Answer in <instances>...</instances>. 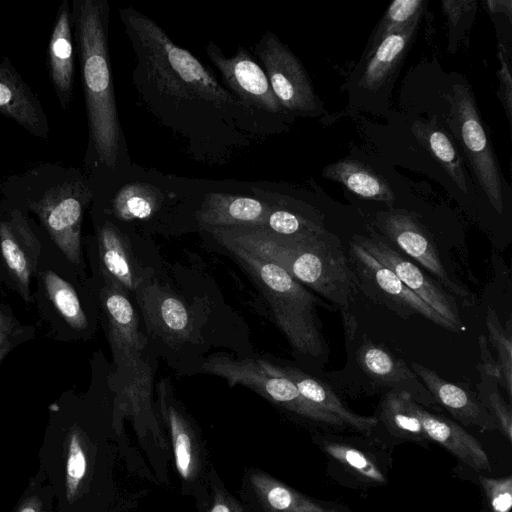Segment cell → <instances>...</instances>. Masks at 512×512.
<instances>
[{
    "mask_svg": "<svg viewBox=\"0 0 512 512\" xmlns=\"http://www.w3.org/2000/svg\"><path fill=\"white\" fill-rule=\"evenodd\" d=\"M120 13L136 54V85L154 111L164 104L175 105L172 112L180 105L189 106V110L205 106L234 117L250 111L196 57L177 46L156 22L131 8Z\"/></svg>",
    "mask_w": 512,
    "mask_h": 512,
    "instance_id": "obj_1",
    "label": "cell"
},
{
    "mask_svg": "<svg viewBox=\"0 0 512 512\" xmlns=\"http://www.w3.org/2000/svg\"><path fill=\"white\" fill-rule=\"evenodd\" d=\"M220 242L237 245L274 262L331 306L350 312L358 289L347 250L326 229L303 237H286L261 227L208 228Z\"/></svg>",
    "mask_w": 512,
    "mask_h": 512,
    "instance_id": "obj_2",
    "label": "cell"
},
{
    "mask_svg": "<svg viewBox=\"0 0 512 512\" xmlns=\"http://www.w3.org/2000/svg\"><path fill=\"white\" fill-rule=\"evenodd\" d=\"M102 456L100 437L79 418L48 425L38 459L54 492V512H100Z\"/></svg>",
    "mask_w": 512,
    "mask_h": 512,
    "instance_id": "obj_3",
    "label": "cell"
},
{
    "mask_svg": "<svg viewBox=\"0 0 512 512\" xmlns=\"http://www.w3.org/2000/svg\"><path fill=\"white\" fill-rule=\"evenodd\" d=\"M75 23L91 139L99 160L112 169L121 132L109 60L107 3L79 1Z\"/></svg>",
    "mask_w": 512,
    "mask_h": 512,
    "instance_id": "obj_4",
    "label": "cell"
},
{
    "mask_svg": "<svg viewBox=\"0 0 512 512\" xmlns=\"http://www.w3.org/2000/svg\"><path fill=\"white\" fill-rule=\"evenodd\" d=\"M220 244L257 284L295 354L309 361H324L328 348L316 313V306L322 301L274 262L237 245Z\"/></svg>",
    "mask_w": 512,
    "mask_h": 512,
    "instance_id": "obj_5",
    "label": "cell"
},
{
    "mask_svg": "<svg viewBox=\"0 0 512 512\" xmlns=\"http://www.w3.org/2000/svg\"><path fill=\"white\" fill-rule=\"evenodd\" d=\"M101 303L115 364L131 380L124 393L135 415L149 413L150 379L144 372L143 362L146 341L140 332L136 311L127 293L107 280L101 290Z\"/></svg>",
    "mask_w": 512,
    "mask_h": 512,
    "instance_id": "obj_6",
    "label": "cell"
},
{
    "mask_svg": "<svg viewBox=\"0 0 512 512\" xmlns=\"http://www.w3.org/2000/svg\"><path fill=\"white\" fill-rule=\"evenodd\" d=\"M200 371L225 379L230 387L243 385L250 388L269 401L305 419L328 426L345 425L337 417L305 399L296 385L282 373L278 364L267 359L212 356L201 364Z\"/></svg>",
    "mask_w": 512,
    "mask_h": 512,
    "instance_id": "obj_7",
    "label": "cell"
},
{
    "mask_svg": "<svg viewBox=\"0 0 512 512\" xmlns=\"http://www.w3.org/2000/svg\"><path fill=\"white\" fill-rule=\"evenodd\" d=\"M449 123L472 166L478 183L498 214L503 212L502 179L497 158L482 125L471 90L453 85Z\"/></svg>",
    "mask_w": 512,
    "mask_h": 512,
    "instance_id": "obj_8",
    "label": "cell"
},
{
    "mask_svg": "<svg viewBox=\"0 0 512 512\" xmlns=\"http://www.w3.org/2000/svg\"><path fill=\"white\" fill-rule=\"evenodd\" d=\"M347 254L356 287L365 296L402 318L419 315L442 328L458 332L455 326L419 298L390 269L352 239L349 242Z\"/></svg>",
    "mask_w": 512,
    "mask_h": 512,
    "instance_id": "obj_9",
    "label": "cell"
},
{
    "mask_svg": "<svg viewBox=\"0 0 512 512\" xmlns=\"http://www.w3.org/2000/svg\"><path fill=\"white\" fill-rule=\"evenodd\" d=\"M92 197L81 180H70L51 187L39 201L30 203L53 242L75 265L81 263L83 212Z\"/></svg>",
    "mask_w": 512,
    "mask_h": 512,
    "instance_id": "obj_10",
    "label": "cell"
},
{
    "mask_svg": "<svg viewBox=\"0 0 512 512\" xmlns=\"http://www.w3.org/2000/svg\"><path fill=\"white\" fill-rule=\"evenodd\" d=\"M255 53L284 111L300 115L317 111V98L303 65L276 35L263 34Z\"/></svg>",
    "mask_w": 512,
    "mask_h": 512,
    "instance_id": "obj_11",
    "label": "cell"
},
{
    "mask_svg": "<svg viewBox=\"0 0 512 512\" xmlns=\"http://www.w3.org/2000/svg\"><path fill=\"white\" fill-rule=\"evenodd\" d=\"M352 240L390 269L406 287L447 319L458 331L463 329L456 298L436 279L404 257L378 233L372 232L369 236L355 235Z\"/></svg>",
    "mask_w": 512,
    "mask_h": 512,
    "instance_id": "obj_12",
    "label": "cell"
},
{
    "mask_svg": "<svg viewBox=\"0 0 512 512\" xmlns=\"http://www.w3.org/2000/svg\"><path fill=\"white\" fill-rule=\"evenodd\" d=\"M375 224L386 241L425 268L455 298L470 297L469 291L448 273L432 238L413 216L400 211L381 212Z\"/></svg>",
    "mask_w": 512,
    "mask_h": 512,
    "instance_id": "obj_13",
    "label": "cell"
},
{
    "mask_svg": "<svg viewBox=\"0 0 512 512\" xmlns=\"http://www.w3.org/2000/svg\"><path fill=\"white\" fill-rule=\"evenodd\" d=\"M212 64L221 74L228 90L249 109L277 114L283 112L265 71L257 64L244 47L227 57L212 41L206 47Z\"/></svg>",
    "mask_w": 512,
    "mask_h": 512,
    "instance_id": "obj_14",
    "label": "cell"
},
{
    "mask_svg": "<svg viewBox=\"0 0 512 512\" xmlns=\"http://www.w3.org/2000/svg\"><path fill=\"white\" fill-rule=\"evenodd\" d=\"M355 359L360 371L376 387L405 392L422 406L438 404L413 370L384 347L365 340L358 347Z\"/></svg>",
    "mask_w": 512,
    "mask_h": 512,
    "instance_id": "obj_15",
    "label": "cell"
},
{
    "mask_svg": "<svg viewBox=\"0 0 512 512\" xmlns=\"http://www.w3.org/2000/svg\"><path fill=\"white\" fill-rule=\"evenodd\" d=\"M41 243L18 210L0 223V254L4 266L24 298L37 267Z\"/></svg>",
    "mask_w": 512,
    "mask_h": 512,
    "instance_id": "obj_16",
    "label": "cell"
},
{
    "mask_svg": "<svg viewBox=\"0 0 512 512\" xmlns=\"http://www.w3.org/2000/svg\"><path fill=\"white\" fill-rule=\"evenodd\" d=\"M410 368L436 402L446 408L462 424L484 430L498 429L495 419L479 398L466 388L443 379L434 370L418 362H411Z\"/></svg>",
    "mask_w": 512,
    "mask_h": 512,
    "instance_id": "obj_17",
    "label": "cell"
},
{
    "mask_svg": "<svg viewBox=\"0 0 512 512\" xmlns=\"http://www.w3.org/2000/svg\"><path fill=\"white\" fill-rule=\"evenodd\" d=\"M0 113L34 136H49L48 120L40 101L7 58L0 63Z\"/></svg>",
    "mask_w": 512,
    "mask_h": 512,
    "instance_id": "obj_18",
    "label": "cell"
},
{
    "mask_svg": "<svg viewBox=\"0 0 512 512\" xmlns=\"http://www.w3.org/2000/svg\"><path fill=\"white\" fill-rule=\"evenodd\" d=\"M158 395L161 415L171 434L177 470L184 480L193 481L201 468L196 433L164 379L158 385Z\"/></svg>",
    "mask_w": 512,
    "mask_h": 512,
    "instance_id": "obj_19",
    "label": "cell"
},
{
    "mask_svg": "<svg viewBox=\"0 0 512 512\" xmlns=\"http://www.w3.org/2000/svg\"><path fill=\"white\" fill-rule=\"evenodd\" d=\"M272 205L259 199L227 193H209L196 216L205 229L261 227Z\"/></svg>",
    "mask_w": 512,
    "mask_h": 512,
    "instance_id": "obj_20",
    "label": "cell"
},
{
    "mask_svg": "<svg viewBox=\"0 0 512 512\" xmlns=\"http://www.w3.org/2000/svg\"><path fill=\"white\" fill-rule=\"evenodd\" d=\"M416 412L429 440L435 441L477 471H490L491 465L481 443L460 425L427 411L416 403Z\"/></svg>",
    "mask_w": 512,
    "mask_h": 512,
    "instance_id": "obj_21",
    "label": "cell"
},
{
    "mask_svg": "<svg viewBox=\"0 0 512 512\" xmlns=\"http://www.w3.org/2000/svg\"><path fill=\"white\" fill-rule=\"evenodd\" d=\"M278 366L282 373L296 385L305 399L337 417L345 425L367 434L378 425L377 417L362 416L351 411L334 390L322 380L291 365L278 364Z\"/></svg>",
    "mask_w": 512,
    "mask_h": 512,
    "instance_id": "obj_22",
    "label": "cell"
},
{
    "mask_svg": "<svg viewBox=\"0 0 512 512\" xmlns=\"http://www.w3.org/2000/svg\"><path fill=\"white\" fill-rule=\"evenodd\" d=\"M98 248L104 280L121 287L127 294L141 283L128 242L122 232L106 222L98 231Z\"/></svg>",
    "mask_w": 512,
    "mask_h": 512,
    "instance_id": "obj_23",
    "label": "cell"
},
{
    "mask_svg": "<svg viewBox=\"0 0 512 512\" xmlns=\"http://www.w3.org/2000/svg\"><path fill=\"white\" fill-rule=\"evenodd\" d=\"M50 76L62 108L70 104L74 81L73 45L70 14L63 1L48 46Z\"/></svg>",
    "mask_w": 512,
    "mask_h": 512,
    "instance_id": "obj_24",
    "label": "cell"
},
{
    "mask_svg": "<svg viewBox=\"0 0 512 512\" xmlns=\"http://www.w3.org/2000/svg\"><path fill=\"white\" fill-rule=\"evenodd\" d=\"M420 18V17H419ZM416 18L403 28L391 31L377 40L360 79L366 89L379 88L403 57L419 22Z\"/></svg>",
    "mask_w": 512,
    "mask_h": 512,
    "instance_id": "obj_25",
    "label": "cell"
},
{
    "mask_svg": "<svg viewBox=\"0 0 512 512\" xmlns=\"http://www.w3.org/2000/svg\"><path fill=\"white\" fill-rule=\"evenodd\" d=\"M323 176L344 185L352 193L390 205L395 195L385 178L362 162L344 159L328 165Z\"/></svg>",
    "mask_w": 512,
    "mask_h": 512,
    "instance_id": "obj_26",
    "label": "cell"
},
{
    "mask_svg": "<svg viewBox=\"0 0 512 512\" xmlns=\"http://www.w3.org/2000/svg\"><path fill=\"white\" fill-rule=\"evenodd\" d=\"M416 403L405 392L388 391L381 400L378 420L398 438L427 441L429 439L416 412Z\"/></svg>",
    "mask_w": 512,
    "mask_h": 512,
    "instance_id": "obj_27",
    "label": "cell"
},
{
    "mask_svg": "<svg viewBox=\"0 0 512 512\" xmlns=\"http://www.w3.org/2000/svg\"><path fill=\"white\" fill-rule=\"evenodd\" d=\"M413 133L431 153L458 188L467 192L463 163L456 148L446 133L432 123L415 122Z\"/></svg>",
    "mask_w": 512,
    "mask_h": 512,
    "instance_id": "obj_28",
    "label": "cell"
},
{
    "mask_svg": "<svg viewBox=\"0 0 512 512\" xmlns=\"http://www.w3.org/2000/svg\"><path fill=\"white\" fill-rule=\"evenodd\" d=\"M250 483L270 512H300L318 507L304 495L262 471L252 472Z\"/></svg>",
    "mask_w": 512,
    "mask_h": 512,
    "instance_id": "obj_29",
    "label": "cell"
},
{
    "mask_svg": "<svg viewBox=\"0 0 512 512\" xmlns=\"http://www.w3.org/2000/svg\"><path fill=\"white\" fill-rule=\"evenodd\" d=\"M161 193L152 185L131 183L123 186L112 201L115 216L123 221L143 220L160 207Z\"/></svg>",
    "mask_w": 512,
    "mask_h": 512,
    "instance_id": "obj_30",
    "label": "cell"
},
{
    "mask_svg": "<svg viewBox=\"0 0 512 512\" xmlns=\"http://www.w3.org/2000/svg\"><path fill=\"white\" fill-rule=\"evenodd\" d=\"M42 276L45 291L59 315L71 328L85 330L87 318L74 288L53 271L46 270Z\"/></svg>",
    "mask_w": 512,
    "mask_h": 512,
    "instance_id": "obj_31",
    "label": "cell"
},
{
    "mask_svg": "<svg viewBox=\"0 0 512 512\" xmlns=\"http://www.w3.org/2000/svg\"><path fill=\"white\" fill-rule=\"evenodd\" d=\"M261 228L286 237L308 236L325 229L318 218H310L273 205Z\"/></svg>",
    "mask_w": 512,
    "mask_h": 512,
    "instance_id": "obj_32",
    "label": "cell"
},
{
    "mask_svg": "<svg viewBox=\"0 0 512 512\" xmlns=\"http://www.w3.org/2000/svg\"><path fill=\"white\" fill-rule=\"evenodd\" d=\"M323 449L359 478L379 484L386 482V477L377 464L361 450L334 441H325Z\"/></svg>",
    "mask_w": 512,
    "mask_h": 512,
    "instance_id": "obj_33",
    "label": "cell"
},
{
    "mask_svg": "<svg viewBox=\"0 0 512 512\" xmlns=\"http://www.w3.org/2000/svg\"><path fill=\"white\" fill-rule=\"evenodd\" d=\"M480 380L477 383L478 398L482 405L495 419L498 429L508 441L512 440V412L511 407L502 397L499 390V381L486 374L477 366Z\"/></svg>",
    "mask_w": 512,
    "mask_h": 512,
    "instance_id": "obj_34",
    "label": "cell"
},
{
    "mask_svg": "<svg viewBox=\"0 0 512 512\" xmlns=\"http://www.w3.org/2000/svg\"><path fill=\"white\" fill-rule=\"evenodd\" d=\"M486 326L489 333V341L496 349L498 363L502 373L501 386L505 389L509 400L512 396V337L511 326L508 322L507 328L502 326L495 310L489 308L486 314Z\"/></svg>",
    "mask_w": 512,
    "mask_h": 512,
    "instance_id": "obj_35",
    "label": "cell"
},
{
    "mask_svg": "<svg viewBox=\"0 0 512 512\" xmlns=\"http://www.w3.org/2000/svg\"><path fill=\"white\" fill-rule=\"evenodd\" d=\"M12 512H54V492L41 469L29 478Z\"/></svg>",
    "mask_w": 512,
    "mask_h": 512,
    "instance_id": "obj_36",
    "label": "cell"
},
{
    "mask_svg": "<svg viewBox=\"0 0 512 512\" xmlns=\"http://www.w3.org/2000/svg\"><path fill=\"white\" fill-rule=\"evenodd\" d=\"M423 0H395L385 12L375 42L385 34L403 28L421 16Z\"/></svg>",
    "mask_w": 512,
    "mask_h": 512,
    "instance_id": "obj_37",
    "label": "cell"
},
{
    "mask_svg": "<svg viewBox=\"0 0 512 512\" xmlns=\"http://www.w3.org/2000/svg\"><path fill=\"white\" fill-rule=\"evenodd\" d=\"M157 313L166 332L181 336L189 331V312L180 299L172 295H165L161 298Z\"/></svg>",
    "mask_w": 512,
    "mask_h": 512,
    "instance_id": "obj_38",
    "label": "cell"
},
{
    "mask_svg": "<svg viewBox=\"0 0 512 512\" xmlns=\"http://www.w3.org/2000/svg\"><path fill=\"white\" fill-rule=\"evenodd\" d=\"M492 512H510L512 506V477L489 478L479 476Z\"/></svg>",
    "mask_w": 512,
    "mask_h": 512,
    "instance_id": "obj_39",
    "label": "cell"
},
{
    "mask_svg": "<svg viewBox=\"0 0 512 512\" xmlns=\"http://www.w3.org/2000/svg\"><path fill=\"white\" fill-rule=\"evenodd\" d=\"M20 332L21 327L17 320L0 306V364L16 345Z\"/></svg>",
    "mask_w": 512,
    "mask_h": 512,
    "instance_id": "obj_40",
    "label": "cell"
},
{
    "mask_svg": "<svg viewBox=\"0 0 512 512\" xmlns=\"http://www.w3.org/2000/svg\"><path fill=\"white\" fill-rule=\"evenodd\" d=\"M499 61H500V69H499V78H500V88L503 105L506 110V114L508 116L509 121L511 120V110H512V78L508 66V62L506 60L505 51L500 47L498 53Z\"/></svg>",
    "mask_w": 512,
    "mask_h": 512,
    "instance_id": "obj_41",
    "label": "cell"
},
{
    "mask_svg": "<svg viewBox=\"0 0 512 512\" xmlns=\"http://www.w3.org/2000/svg\"><path fill=\"white\" fill-rule=\"evenodd\" d=\"M206 512H246L232 495L220 484L213 487V499Z\"/></svg>",
    "mask_w": 512,
    "mask_h": 512,
    "instance_id": "obj_42",
    "label": "cell"
},
{
    "mask_svg": "<svg viewBox=\"0 0 512 512\" xmlns=\"http://www.w3.org/2000/svg\"><path fill=\"white\" fill-rule=\"evenodd\" d=\"M479 349H480V357L481 363H479V367L488 375L499 381V384H502V373L501 368L496 361L488 347V340L484 335H480L478 337Z\"/></svg>",
    "mask_w": 512,
    "mask_h": 512,
    "instance_id": "obj_43",
    "label": "cell"
},
{
    "mask_svg": "<svg viewBox=\"0 0 512 512\" xmlns=\"http://www.w3.org/2000/svg\"><path fill=\"white\" fill-rule=\"evenodd\" d=\"M300 512H327V511H325L324 509H322L321 507L318 506L315 509L307 510V511H300Z\"/></svg>",
    "mask_w": 512,
    "mask_h": 512,
    "instance_id": "obj_44",
    "label": "cell"
}]
</instances>
